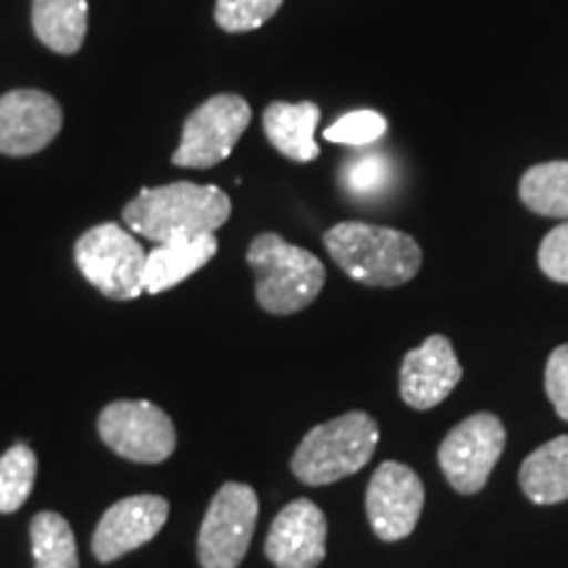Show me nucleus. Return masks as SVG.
I'll return each mask as SVG.
<instances>
[{"label": "nucleus", "mask_w": 568, "mask_h": 568, "mask_svg": "<svg viewBox=\"0 0 568 568\" xmlns=\"http://www.w3.org/2000/svg\"><path fill=\"white\" fill-rule=\"evenodd\" d=\"M232 201L216 184L172 182L145 187L122 209L126 230L153 240L155 245L176 237L216 234L230 222Z\"/></svg>", "instance_id": "1"}, {"label": "nucleus", "mask_w": 568, "mask_h": 568, "mask_svg": "<svg viewBox=\"0 0 568 568\" xmlns=\"http://www.w3.org/2000/svg\"><path fill=\"white\" fill-rule=\"evenodd\" d=\"M324 247L351 280L366 287H400L422 272L424 253L410 234L364 222L324 232Z\"/></svg>", "instance_id": "2"}, {"label": "nucleus", "mask_w": 568, "mask_h": 568, "mask_svg": "<svg viewBox=\"0 0 568 568\" xmlns=\"http://www.w3.org/2000/svg\"><path fill=\"white\" fill-rule=\"evenodd\" d=\"M255 274V301L272 316H290L308 308L324 290L326 268L314 253L290 245L280 234L264 232L247 247Z\"/></svg>", "instance_id": "3"}, {"label": "nucleus", "mask_w": 568, "mask_h": 568, "mask_svg": "<svg viewBox=\"0 0 568 568\" xmlns=\"http://www.w3.org/2000/svg\"><path fill=\"white\" fill-rule=\"evenodd\" d=\"M379 445V426L364 410H351L314 426L297 445L290 468L303 485L326 487L361 471Z\"/></svg>", "instance_id": "4"}, {"label": "nucleus", "mask_w": 568, "mask_h": 568, "mask_svg": "<svg viewBox=\"0 0 568 568\" xmlns=\"http://www.w3.org/2000/svg\"><path fill=\"white\" fill-rule=\"evenodd\" d=\"M148 253L122 224H98L77 240L74 264L98 293L111 301H134L145 293Z\"/></svg>", "instance_id": "5"}, {"label": "nucleus", "mask_w": 568, "mask_h": 568, "mask_svg": "<svg viewBox=\"0 0 568 568\" xmlns=\"http://www.w3.org/2000/svg\"><path fill=\"white\" fill-rule=\"evenodd\" d=\"M258 521V495L243 481H226L213 495L197 531L201 568H237L243 564Z\"/></svg>", "instance_id": "6"}, {"label": "nucleus", "mask_w": 568, "mask_h": 568, "mask_svg": "<svg viewBox=\"0 0 568 568\" xmlns=\"http://www.w3.org/2000/svg\"><path fill=\"white\" fill-rule=\"evenodd\" d=\"M251 103L243 95H213L190 113L182 126V140L172 155L174 166L211 169L226 161L251 126Z\"/></svg>", "instance_id": "7"}, {"label": "nucleus", "mask_w": 568, "mask_h": 568, "mask_svg": "<svg viewBox=\"0 0 568 568\" xmlns=\"http://www.w3.org/2000/svg\"><path fill=\"white\" fill-rule=\"evenodd\" d=\"M98 435L109 450L132 464H163L176 450L174 422L151 400H113L98 416Z\"/></svg>", "instance_id": "8"}, {"label": "nucleus", "mask_w": 568, "mask_h": 568, "mask_svg": "<svg viewBox=\"0 0 568 568\" xmlns=\"http://www.w3.org/2000/svg\"><path fill=\"white\" fill-rule=\"evenodd\" d=\"M506 450V426L495 414H474L453 426L439 445V468L460 495H474Z\"/></svg>", "instance_id": "9"}, {"label": "nucleus", "mask_w": 568, "mask_h": 568, "mask_svg": "<svg viewBox=\"0 0 568 568\" xmlns=\"http://www.w3.org/2000/svg\"><path fill=\"white\" fill-rule=\"evenodd\" d=\"M424 510V485L406 464L385 460L374 471L366 489V516L382 542L406 539L416 529Z\"/></svg>", "instance_id": "10"}, {"label": "nucleus", "mask_w": 568, "mask_h": 568, "mask_svg": "<svg viewBox=\"0 0 568 568\" xmlns=\"http://www.w3.org/2000/svg\"><path fill=\"white\" fill-rule=\"evenodd\" d=\"M63 126L61 103L45 90H11L0 95V153L34 155L59 138Z\"/></svg>", "instance_id": "11"}, {"label": "nucleus", "mask_w": 568, "mask_h": 568, "mask_svg": "<svg viewBox=\"0 0 568 568\" xmlns=\"http://www.w3.org/2000/svg\"><path fill=\"white\" fill-rule=\"evenodd\" d=\"M169 500L161 495H132L113 503L92 531V556L98 564H113L148 545L166 527Z\"/></svg>", "instance_id": "12"}, {"label": "nucleus", "mask_w": 568, "mask_h": 568, "mask_svg": "<svg viewBox=\"0 0 568 568\" xmlns=\"http://www.w3.org/2000/svg\"><path fill=\"white\" fill-rule=\"evenodd\" d=\"M266 558L274 568H316L326 558V516L308 497L280 510L266 537Z\"/></svg>", "instance_id": "13"}, {"label": "nucleus", "mask_w": 568, "mask_h": 568, "mask_svg": "<svg viewBox=\"0 0 568 568\" xmlns=\"http://www.w3.org/2000/svg\"><path fill=\"white\" fill-rule=\"evenodd\" d=\"M464 379V368L453 343L443 335L426 337L422 345L406 353L400 366V397L416 410L439 406L458 382Z\"/></svg>", "instance_id": "14"}, {"label": "nucleus", "mask_w": 568, "mask_h": 568, "mask_svg": "<svg viewBox=\"0 0 568 568\" xmlns=\"http://www.w3.org/2000/svg\"><path fill=\"white\" fill-rule=\"evenodd\" d=\"M219 251L216 234L201 237H176L159 243L145 258V293L159 295L190 280L195 272L209 264Z\"/></svg>", "instance_id": "15"}, {"label": "nucleus", "mask_w": 568, "mask_h": 568, "mask_svg": "<svg viewBox=\"0 0 568 568\" xmlns=\"http://www.w3.org/2000/svg\"><path fill=\"white\" fill-rule=\"evenodd\" d=\"M322 119L316 103H284L274 101L264 111V132L284 159L311 163L318 159L316 126Z\"/></svg>", "instance_id": "16"}, {"label": "nucleus", "mask_w": 568, "mask_h": 568, "mask_svg": "<svg viewBox=\"0 0 568 568\" xmlns=\"http://www.w3.org/2000/svg\"><path fill=\"white\" fill-rule=\"evenodd\" d=\"M521 493L535 506H556L568 500V435L539 445L518 471Z\"/></svg>", "instance_id": "17"}, {"label": "nucleus", "mask_w": 568, "mask_h": 568, "mask_svg": "<svg viewBox=\"0 0 568 568\" xmlns=\"http://www.w3.org/2000/svg\"><path fill=\"white\" fill-rule=\"evenodd\" d=\"M32 30L53 53L74 55L88 38V0H32Z\"/></svg>", "instance_id": "18"}, {"label": "nucleus", "mask_w": 568, "mask_h": 568, "mask_svg": "<svg viewBox=\"0 0 568 568\" xmlns=\"http://www.w3.org/2000/svg\"><path fill=\"white\" fill-rule=\"evenodd\" d=\"M518 195L529 211L550 219H568V161H548L531 166L521 176Z\"/></svg>", "instance_id": "19"}, {"label": "nucleus", "mask_w": 568, "mask_h": 568, "mask_svg": "<svg viewBox=\"0 0 568 568\" xmlns=\"http://www.w3.org/2000/svg\"><path fill=\"white\" fill-rule=\"evenodd\" d=\"M34 568H80L77 539L69 521L53 510H42L30 524Z\"/></svg>", "instance_id": "20"}, {"label": "nucleus", "mask_w": 568, "mask_h": 568, "mask_svg": "<svg viewBox=\"0 0 568 568\" xmlns=\"http://www.w3.org/2000/svg\"><path fill=\"white\" fill-rule=\"evenodd\" d=\"M38 456L30 445L17 443L0 456V514H17L32 495Z\"/></svg>", "instance_id": "21"}, {"label": "nucleus", "mask_w": 568, "mask_h": 568, "mask_svg": "<svg viewBox=\"0 0 568 568\" xmlns=\"http://www.w3.org/2000/svg\"><path fill=\"white\" fill-rule=\"evenodd\" d=\"M282 3L284 0H216L213 19L224 32H253L264 27Z\"/></svg>", "instance_id": "22"}, {"label": "nucleus", "mask_w": 568, "mask_h": 568, "mask_svg": "<svg viewBox=\"0 0 568 568\" xmlns=\"http://www.w3.org/2000/svg\"><path fill=\"white\" fill-rule=\"evenodd\" d=\"M387 132V119L376 111H351L339 116L335 124L326 126L324 140L337 142V145L364 148L372 145Z\"/></svg>", "instance_id": "23"}, {"label": "nucleus", "mask_w": 568, "mask_h": 568, "mask_svg": "<svg viewBox=\"0 0 568 568\" xmlns=\"http://www.w3.org/2000/svg\"><path fill=\"white\" fill-rule=\"evenodd\" d=\"M389 176V166L382 155H364V159L351 161L345 169V187L353 195H374L385 187Z\"/></svg>", "instance_id": "24"}, {"label": "nucleus", "mask_w": 568, "mask_h": 568, "mask_svg": "<svg viewBox=\"0 0 568 568\" xmlns=\"http://www.w3.org/2000/svg\"><path fill=\"white\" fill-rule=\"evenodd\" d=\"M539 268L548 280L568 284V219L545 234L539 245Z\"/></svg>", "instance_id": "25"}, {"label": "nucleus", "mask_w": 568, "mask_h": 568, "mask_svg": "<svg viewBox=\"0 0 568 568\" xmlns=\"http://www.w3.org/2000/svg\"><path fill=\"white\" fill-rule=\"evenodd\" d=\"M545 393L556 414L568 422V343L550 353L548 366H545Z\"/></svg>", "instance_id": "26"}]
</instances>
